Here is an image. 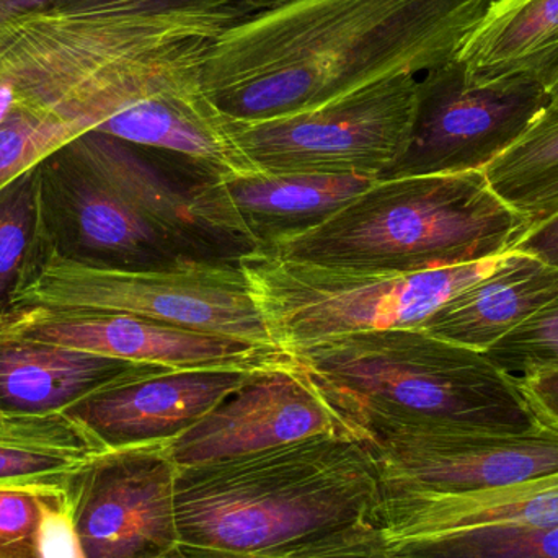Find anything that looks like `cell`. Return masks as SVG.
Listing matches in <instances>:
<instances>
[{
  "mask_svg": "<svg viewBox=\"0 0 558 558\" xmlns=\"http://www.w3.org/2000/svg\"><path fill=\"white\" fill-rule=\"evenodd\" d=\"M530 229L484 172L407 177L374 183L264 254L353 274H422L510 254Z\"/></svg>",
  "mask_w": 558,
  "mask_h": 558,
  "instance_id": "277c9868",
  "label": "cell"
},
{
  "mask_svg": "<svg viewBox=\"0 0 558 558\" xmlns=\"http://www.w3.org/2000/svg\"><path fill=\"white\" fill-rule=\"evenodd\" d=\"M505 255L422 274L369 275L260 252L244 258L241 270L275 344L289 351L340 335L418 327L449 299L490 275Z\"/></svg>",
  "mask_w": 558,
  "mask_h": 558,
  "instance_id": "5b68a950",
  "label": "cell"
},
{
  "mask_svg": "<svg viewBox=\"0 0 558 558\" xmlns=\"http://www.w3.org/2000/svg\"><path fill=\"white\" fill-rule=\"evenodd\" d=\"M62 487H0V558H43L46 505Z\"/></svg>",
  "mask_w": 558,
  "mask_h": 558,
  "instance_id": "83f0119b",
  "label": "cell"
},
{
  "mask_svg": "<svg viewBox=\"0 0 558 558\" xmlns=\"http://www.w3.org/2000/svg\"><path fill=\"white\" fill-rule=\"evenodd\" d=\"M32 307L126 312L278 347L241 267H199L169 274L97 270L59 260L39 247L15 301V312Z\"/></svg>",
  "mask_w": 558,
  "mask_h": 558,
  "instance_id": "8992f818",
  "label": "cell"
},
{
  "mask_svg": "<svg viewBox=\"0 0 558 558\" xmlns=\"http://www.w3.org/2000/svg\"><path fill=\"white\" fill-rule=\"evenodd\" d=\"M526 402L543 425L558 429V367L514 377Z\"/></svg>",
  "mask_w": 558,
  "mask_h": 558,
  "instance_id": "1f68e13d",
  "label": "cell"
},
{
  "mask_svg": "<svg viewBox=\"0 0 558 558\" xmlns=\"http://www.w3.org/2000/svg\"><path fill=\"white\" fill-rule=\"evenodd\" d=\"M377 180L364 177L245 173L226 179V189L260 252L304 234L340 211Z\"/></svg>",
  "mask_w": 558,
  "mask_h": 558,
  "instance_id": "44dd1931",
  "label": "cell"
},
{
  "mask_svg": "<svg viewBox=\"0 0 558 558\" xmlns=\"http://www.w3.org/2000/svg\"><path fill=\"white\" fill-rule=\"evenodd\" d=\"M494 0H286L226 26L202 85L229 121L307 113L458 59Z\"/></svg>",
  "mask_w": 558,
  "mask_h": 558,
  "instance_id": "6da1fadb",
  "label": "cell"
},
{
  "mask_svg": "<svg viewBox=\"0 0 558 558\" xmlns=\"http://www.w3.org/2000/svg\"><path fill=\"white\" fill-rule=\"evenodd\" d=\"M52 7L97 10L118 15H185L226 12L242 7L248 9L244 0H58Z\"/></svg>",
  "mask_w": 558,
  "mask_h": 558,
  "instance_id": "f546056e",
  "label": "cell"
},
{
  "mask_svg": "<svg viewBox=\"0 0 558 558\" xmlns=\"http://www.w3.org/2000/svg\"><path fill=\"white\" fill-rule=\"evenodd\" d=\"M361 441L384 429L526 433L543 426L484 351L420 328L340 335L288 351Z\"/></svg>",
  "mask_w": 558,
  "mask_h": 558,
  "instance_id": "3957f363",
  "label": "cell"
},
{
  "mask_svg": "<svg viewBox=\"0 0 558 558\" xmlns=\"http://www.w3.org/2000/svg\"><path fill=\"white\" fill-rule=\"evenodd\" d=\"M104 446L65 413L3 416L0 487H62Z\"/></svg>",
  "mask_w": 558,
  "mask_h": 558,
  "instance_id": "7402d4cb",
  "label": "cell"
},
{
  "mask_svg": "<svg viewBox=\"0 0 558 558\" xmlns=\"http://www.w3.org/2000/svg\"><path fill=\"white\" fill-rule=\"evenodd\" d=\"M392 550L400 558H558V526L468 531Z\"/></svg>",
  "mask_w": 558,
  "mask_h": 558,
  "instance_id": "484cf974",
  "label": "cell"
},
{
  "mask_svg": "<svg viewBox=\"0 0 558 558\" xmlns=\"http://www.w3.org/2000/svg\"><path fill=\"white\" fill-rule=\"evenodd\" d=\"M41 554L43 558H85L62 488L46 505Z\"/></svg>",
  "mask_w": 558,
  "mask_h": 558,
  "instance_id": "4dcf8cb0",
  "label": "cell"
},
{
  "mask_svg": "<svg viewBox=\"0 0 558 558\" xmlns=\"http://www.w3.org/2000/svg\"><path fill=\"white\" fill-rule=\"evenodd\" d=\"M328 433L356 438L291 363L258 374L170 439L169 452L179 468H189Z\"/></svg>",
  "mask_w": 558,
  "mask_h": 558,
  "instance_id": "5bb4252c",
  "label": "cell"
},
{
  "mask_svg": "<svg viewBox=\"0 0 558 558\" xmlns=\"http://www.w3.org/2000/svg\"><path fill=\"white\" fill-rule=\"evenodd\" d=\"M41 242L38 183L33 167L0 190V325L15 312L16 295Z\"/></svg>",
  "mask_w": 558,
  "mask_h": 558,
  "instance_id": "cb8c5ba5",
  "label": "cell"
},
{
  "mask_svg": "<svg viewBox=\"0 0 558 558\" xmlns=\"http://www.w3.org/2000/svg\"><path fill=\"white\" fill-rule=\"evenodd\" d=\"M255 558H400L384 543L377 520H367L335 533L289 547L284 553Z\"/></svg>",
  "mask_w": 558,
  "mask_h": 558,
  "instance_id": "f1b7e54d",
  "label": "cell"
},
{
  "mask_svg": "<svg viewBox=\"0 0 558 558\" xmlns=\"http://www.w3.org/2000/svg\"><path fill=\"white\" fill-rule=\"evenodd\" d=\"M169 441L105 449L65 478L85 558H156L180 546Z\"/></svg>",
  "mask_w": 558,
  "mask_h": 558,
  "instance_id": "8fae6325",
  "label": "cell"
},
{
  "mask_svg": "<svg viewBox=\"0 0 558 558\" xmlns=\"http://www.w3.org/2000/svg\"><path fill=\"white\" fill-rule=\"evenodd\" d=\"M485 354L511 377L558 367V298Z\"/></svg>",
  "mask_w": 558,
  "mask_h": 558,
  "instance_id": "4316f807",
  "label": "cell"
},
{
  "mask_svg": "<svg viewBox=\"0 0 558 558\" xmlns=\"http://www.w3.org/2000/svg\"><path fill=\"white\" fill-rule=\"evenodd\" d=\"M0 333L173 371H268L292 363L279 347L98 308H22L0 325Z\"/></svg>",
  "mask_w": 558,
  "mask_h": 558,
  "instance_id": "4fadbf2b",
  "label": "cell"
},
{
  "mask_svg": "<svg viewBox=\"0 0 558 558\" xmlns=\"http://www.w3.org/2000/svg\"><path fill=\"white\" fill-rule=\"evenodd\" d=\"M513 252L533 255L546 264L558 267V213L547 221L533 226L518 242Z\"/></svg>",
  "mask_w": 558,
  "mask_h": 558,
  "instance_id": "d6a6232c",
  "label": "cell"
},
{
  "mask_svg": "<svg viewBox=\"0 0 558 558\" xmlns=\"http://www.w3.org/2000/svg\"><path fill=\"white\" fill-rule=\"evenodd\" d=\"M549 105L534 82L478 81L454 59L420 75L409 146L377 182L484 172Z\"/></svg>",
  "mask_w": 558,
  "mask_h": 558,
  "instance_id": "9c48e42d",
  "label": "cell"
},
{
  "mask_svg": "<svg viewBox=\"0 0 558 558\" xmlns=\"http://www.w3.org/2000/svg\"><path fill=\"white\" fill-rule=\"evenodd\" d=\"M2 418H3V416H2V415H0V422H2Z\"/></svg>",
  "mask_w": 558,
  "mask_h": 558,
  "instance_id": "8d00e7d4",
  "label": "cell"
},
{
  "mask_svg": "<svg viewBox=\"0 0 558 558\" xmlns=\"http://www.w3.org/2000/svg\"><path fill=\"white\" fill-rule=\"evenodd\" d=\"M35 170L43 254L97 270L169 274L208 267L121 198L71 143Z\"/></svg>",
  "mask_w": 558,
  "mask_h": 558,
  "instance_id": "30bf717a",
  "label": "cell"
},
{
  "mask_svg": "<svg viewBox=\"0 0 558 558\" xmlns=\"http://www.w3.org/2000/svg\"><path fill=\"white\" fill-rule=\"evenodd\" d=\"M95 131L140 146L180 154L226 179L257 172L229 136L225 117L206 97L202 68L136 98Z\"/></svg>",
  "mask_w": 558,
  "mask_h": 558,
  "instance_id": "ac0fdd59",
  "label": "cell"
},
{
  "mask_svg": "<svg viewBox=\"0 0 558 558\" xmlns=\"http://www.w3.org/2000/svg\"><path fill=\"white\" fill-rule=\"evenodd\" d=\"M416 105L418 77L400 75L307 113L257 123L225 120L257 172L379 180L409 146Z\"/></svg>",
  "mask_w": 558,
  "mask_h": 558,
  "instance_id": "52a82bcc",
  "label": "cell"
},
{
  "mask_svg": "<svg viewBox=\"0 0 558 558\" xmlns=\"http://www.w3.org/2000/svg\"><path fill=\"white\" fill-rule=\"evenodd\" d=\"M156 558H193L190 557L182 547H175V549L169 550V553L162 554V556Z\"/></svg>",
  "mask_w": 558,
  "mask_h": 558,
  "instance_id": "d590c367",
  "label": "cell"
},
{
  "mask_svg": "<svg viewBox=\"0 0 558 558\" xmlns=\"http://www.w3.org/2000/svg\"><path fill=\"white\" fill-rule=\"evenodd\" d=\"M558 298V267L510 252L487 277L449 299L420 330L487 351Z\"/></svg>",
  "mask_w": 558,
  "mask_h": 558,
  "instance_id": "d6986e66",
  "label": "cell"
},
{
  "mask_svg": "<svg viewBox=\"0 0 558 558\" xmlns=\"http://www.w3.org/2000/svg\"><path fill=\"white\" fill-rule=\"evenodd\" d=\"M282 2L286 0H244L251 12H260V10L270 9V7L279 5Z\"/></svg>",
  "mask_w": 558,
  "mask_h": 558,
  "instance_id": "e575fe53",
  "label": "cell"
},
{
  "mask_svg": "<svg viewBox=\"0 0 558 558\" xmlns=\"http://www.w3.org/2000/svg\"><path fill=\"white\" fill-rule=\"evenodd\" d=\"M554 526H558V472L472 494L383 488L377 510V527L390 549L468 531Z\"/></svg>",
  "mask_w": 558,
  "mask_h": 558,
  "instance_id": "2e32d148",
  "label": "cell"
},
{
  "mask_svg": "<svg viewBox=\"0 0 558 558\" xmlns=\"http://www.w3.org/2000/svg\"><path fill=\"white\" fill-rule=\"evenodd\" d=\"M262 373L163 371L98 390L62 413L84 426L105 449L169 441Z\"/></svg>",
  "mask_w": 558,
  "mask_h": 558,
  "instance_id": "9a60e30c",
  "label": "cell"
},
{
  "mask_svg": "<svg viewBox=\"0 0 558 558\" xmlns=\"http://www.w3.org/2000/svg\"><path fill=\"white\" fill-rule=\"evenodd\" d=\"M494 192L531 228L558 213V104L484 170Z\"/></svg>",
  "mask_w": 558,
  "mask_h": 558,
  "instance_id": "603a6c76",
  "label": "cell"
},
{
  "mask_svg": "<svg viewBox=\"0 0 558 558\" xmlns=\"http://www.w3.org/2000/svg\"><path fill=\"white\" fill-rule=\"evenodd\" d=\"M383 488L472 494L558 472V429L526 433L392 428L366 439Z\"/></svg>",
  "mask_w": 558,
  "mask_h": 558,
  "instance_id": "7c38bea8",
  "label": "cell"
},
{
  "mask_svg": "<svg viewBox=\"0 0 558 558\" xmlns=\"http://www.w3.org/2000/svg\"><path fill=\"white\" fill-rule=\"evenodd\" d=\"M64 344L0 333V415H51L114 384L163 373Z\"/></svg>",
  "mask_w": 558,
  "mask_h": 558,
  "instance_id": "e0dca14e",
  "label": "cell"
},
{
  "mask_svg": "<svg viewBox=\"0 0 558 558\" xmlns=\"http://www.w3.org/2000/svg\"><path fill=\"white\" fill-rule=\"evenodd\" d=\"M90 130H94L90 121L65 111H28L3 121L0 124V190Z\"/></svg>",
  "mask_w": 558,
  "mask_h": 558,
  "instance_id": "d4e9b609",
  "label": "cell"
},
{
  "mask_svg": "<svg viewBox=\"0 0 558 558\" xmlns=\"http://www.w3.org/2000/svg\"><path fill=\"white\" fill-rule=\"evenodd\" d=\"M383 478L369 446L315 435L179 468L180 547L193 558H255L377 520Z\"/></svg>",
  "mask_w": 558,
  "mask_h": 558,
  "instance_id": "7a4b0ae2",
  "label": "cell"
},
{
  "mask_svg": "<svg viewBox=\"0 0 558 558\" xmlns=\"http://www.w3.org/2000/svg\"><path fill=\"white\" fill-rule=\"evenodd\" d=\"M75 153L196 264L241 267L260 254L226 189V177L196 160L90 130Z\"/></svg>",
  "mask_w": 558,
  "mask_h": 558,
  "instance_id": "ba28073f",
  "label": "cell"
},
{
  "mask_svg": "<svg viewBox=\"0 0 558 558\" xmlns=\"http://www.w3.org/2000/svg\"><path fill=\"white\" fill-rule=\"evenodd\" d=\"M478 81L526 78L558 104V0H494L458 56Z\"/></svg>",
  "mask_w": 558,
  "mask_h": 558,
  "instance_id": "ffe728a7",
  "label": "cell"
},
{
  "mask_svg": "<svg viewBox=\"0 0 558 558\" xmlns=\"http://www.w3.org/2000/svg\"><path fill=\"white\" fill-rule=\"evenodd\" d=\"M58 0H0V20L49 9Z\"/></svg>",
  "mask_w": 558,
  "mask_h": 558,
  "instance_id": "836d02e7",
  "label": "cell"
}]
</instances>
